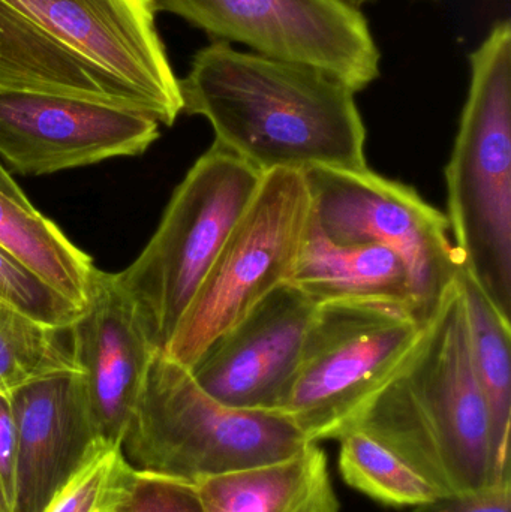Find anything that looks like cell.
<instances>
[{
	"label": "cell",
	"mask_w": 511,
	"mask_h": 512,
	"mask_svg": "<svg viewBox=\"0 0 511 512\" xmlns=\"http://www.w3.org/2000/svg\"><path fill=\"white\" fill-rule=\"evenodd\" d=\"M0 303L20 310L24 315L68 330L80 318L83 309L51 288L23 262L0 246Z\"/></svg>",
	"instance_id": "7402d4cb"
},
{
	"label": "cell",
	"mask_w": 511,
	"mask_h": 512,
	"mask_svg": "<svg viewBox=\"0 0 511 512\" xmlns=\"http://www.w3.org/2000/svg\"><path fill=\"white\" fill-rule=\"evenodd\" d=\"M317 307L293 283L278 286L204 352L192 378L230 408L282 411Z\"/></svg>",
	"instance_id": "7c38bea8"
},
{
	"label": "cell",
	"mask_w": 511,
	"mask_h": 512,
	"mask_svg": "<svg viewBox=\"0 0 511 512\" xmlns=\"http://www.w3.org/2000/svg\"><path fill=\"white\" fill-rule=\"evenodd\" d=\"M470 87L446 168L450 233L461 268L511 322V24L471 51Z\"/></svg>",
	"instance_id": "277c9868"
},
{
	"label": "cell",
	"mask_w": 511,
	"mask_h": 512,
	"mask_svg": "<svg viewBox=\"0 0 511 512\" xmlns=\"http://www.w3.org/2000/svg\"><path fill=\"white\" fill-rule=\"evenodd\" d=\"M353 429L386 445L441 495L492 483L491 423L458 280L404 372Z\"/></svg>",
	"instance_id": "3957f363"
},
{
	"label": "cell",
	"mask_w": 511,
	"mask_h": 512,
	"mask_svg": "<svg viewBox=\"0 0 511 512\" xmlns=\"http://www.w3.org/2000/svg\"><path fill=\"white\" fill-rule=\"evenodd\" d=\"M458 283L467 312L471 358L488 406L494 483L511 475V322L500 315L462 268Z\"/></svg>",
	"instance_id": "e0dca14e"
},
{
	"label": "cell",
	"mask_w": 511,
	"mask_h": 512,
	"mask_svg": "<svg viewBox=\"0 0 511 512\" xmlns=\"http://www.w3.org/2000/svg\"><path fill=\"white\" fill-rule=\"evenodd\" d=\"M203 512H341L326 451L309 444L281 462L195 484Z\"/></svg>",
	"instance_id": "2e32d148"
},
{
	"label": "cell",
	"mask_w": 511,
	"mask_h": 512,
	"mask_svg": "<svg viewBox=\"0 0 511 512\" xmlns=\"http://www.w3.org/2000/svg\"><path fill=\"white\" fill-rule=\"evenodd\" d=\"M0 246L63 297L84 309L96 267L38 210L0 192Z\"/></svg>",
	"instance_id": "ac0fdd59"
},
{
	"label": "cell",
	"mask_w": 511,
	"mask_h": 512,
	"mask_svg": "<svg viewBox=\"0 0 511 512\" xmlns=\"http://www.w3.org/2000/svg\"><path fill=\"white\" fill-rule=\"evenodd\" d=\"M309 444L285 412L222 405L188 369L158 351L122 450L135 471L197 484L281 462Z\"/></svg>",
	"instance_id": "5b68a950"
},
{
	"label": "cell",
	"mask_w": 511,
	"mask_h": 512,
	"mask_svg": "<svg viewBox=\"0 0 511 512\" xmlns=\"http://www.w3.org/2000/svg\"><path fill=\"white\" fill-rule=\"evenodd\" d=\"M303 174L321 233L338 245H378L395 252L410 274L411 315L428 327L461 271L447 216L416 189L369 167L312 168Z\"/></svg>",
	"instance_id": "9c48e42d"
},
{
	"label": "cell",
	"mask_w": 511,
	"mask_h": 512,
	"mask_svg": "<svg viewBox=\"0 0 511 512\" xmlns=\"http://www.w3.org/2000/svg\"><path fill=\"white\" fill-rule=\"evenodd\" d=\"M159 138L146 114L47 93L0 90V156L24 176H44L120 156Z\"/></svg>",
	"instance_id": "8fae6325"
},
{
	"label": "cell",
	"mask_w": 511,
	"mask_h": 512,
	"mask_svg": "<svg viewBox=\"0 0 511 512\" xmlns=\"http://www.w3.org/2000/svg\"><path fill=\"white\" fill-rule=\"evenodd\" d=\"M17 424L11 512H42L95 441L83 379L60 370L9 394Z\"/></svg>",
	"instance_id": "5bb4252c"
},
{
	"label": "cell",
	"mask_w": 511,
	"mask_h": 512,
	"mask_svg": "<svg viewBox=\"0 0 511 512\" xmlns=\"http://www.w3.org/2000/svg\"><path fill=\"white\" fill-rule=\"evenodd\" d=\"M264 174L218 143L177 186L155 236L117 282L164 351Z\"/></svg>",
	"instance_id": "8992f818"
},
{
	"label": "cell",
	"mask_w": 511,
	"mask_h": 512,
	"mask_svg": "<svg viewBox=\"0 0 511 512\" xmlns=\"http://www.w3.org/2000/svg\"><path fill=\"white\" fill-rule=\"evenodd\" d=\"M351 5L356 6V8L363 9L365 6L374 5L378 0H347Z\"/></svg>",
	"instance_id": "4316f807"
},
{
	"label": "cell",
	"mask_w": 511,
	"mask_h": 512,
	"mask_svg": "<svg viewBox=\"0 0 511 512\" xmlns=\"http://www.w3.org/2000/svg\"><path fill=\"white\" fill-rule=\"evenodd\" d=\"M411 512H511V475L473 492L435 496Z\"/></svg>",
	"instance_id": "cb8c5ba5"
},
{
	"label": "cell",
	"mask_w": 511,
	"mask_h": 512,
	"mask_svg": "<svg viewBox=\"0 0 511 512\" xmlns=\"http://www.w3.org/2000/svg\"><path fill=\"white\" fill-rule=\"evenodd\" d=\"M0 512H9L8 505H6L5 496H3L2 487H0Z\"/></svg>",
	"instance_id": "83f0119b"
},
{
	"label": "cell",
	"mask_w": 511,
	"mask_h": 512,
	"mask_svg": "<svg viewBox=\"0 0 511 512\" xmlns=\"http://www.w3.org/2000/svg\"><path fill=\"white\" fill-rule=\"evenodd\" d=\"M117 512H203V507L195 484L138 472L131 493Z\"/></svg>",
	"instance_id": "603a6c76"
},
{
	"label": "cell",
	"mask_w": 511,
	"mask_h": 512,
	"mask_svg": "<svg viewBox=\"0 0 511 512\" xmlns=\"http://www.w3.org/2000/svg\"><path fill=\"white\" fill-rule=\"evenodd\" d=\"M425 328L398 304H318L282 412L311 444L338 441L404 372Z\"/></svg>",
	"instance_id": "52a82bcc"
},
{
	"label": "cell",
	"mask_w": 511,
	"mask_h": 512,
	"mask_svg": "<svg viewBox=\"0 0 511 512\" xmlns=\"http://www.w3.org/2000/svg\"><path fill=\"white\" fill-rule=\"evenodd\" d=\"M179 86L183 113L204 117L215 143L263 174L368 168L356 92L321 69L212 41Z\"/></svg>",
	"instance_id": "7a4b0ae2"
},
{
	"label": "cell",
	"mask_w": 511,
	"mask_h": 512,
	"mask_svg": "<svg viewBox=\"0 0 511 512\" xmlns=\"http://www.w3.org/2000/svg\"><path fill=\"white\" fill-rule=\"evenodd\" d=\"M290 282L317 304L371 301L398 304L410 313L413 307L410 274L395 252L333 243L312 216Z\"/></svg>",
	"instance_id": "9a60e30c"
},
{
	"label": "cell",
	"mask_w": 511,
	"mask_h": 512,
	"mask_svg": "<svg viewBox=\"0 0 511 512\" xmlns=\"http://www.w3.org/2000/svg\"><path fill=\"white\" fill-rule=\"evenodd\" d=\"M69 333L95 438L122 445L158 349L116 273L96 268L89 300Z\"/></svg>",
	"instance_id": "4fadbf2b"
},
{
	"label": "cell",
	"mask_w": 511,
	"mask_h": 512,
	"mask_svg": "<svg viewBox=\"0 0 511 512\" xmlns=\"http://www.w3.org/2000/svg\"><path fill=\"white\" fill-rule=\"evenodd\" d=\"M153 0H0V90L113 105L173 126L179 78Z\"/></svg>",
	"instance_id": "6da1fadb"
},
{
	"label": "cell",
	"mask_w": 511,
	"mask_h": 512,
	"mask_svg": "<svg viewBox=\"0 0 511 512\" xmlns=\"http://www.w3.org/2000/svg\"><path fill=\"white\" fill-rule=\"evenodd\" d=\"M213 41L314 66L362 92L380 78L381 51L347 0H153Z\"/></svg>",
	"instance_id": "30bf717a"
},
{
	"label": "cell",
	"mask_w": 511,
	"mask_h": 512,
	"mask_svg": "<svg viewBox=\"0 0 511 512\" xmlns=\"http://www.w3.org/2000/svg\"><path fill=\"white\" fill-rule=\"evenodd\" d=\"M68 330L42 324L0 303V393L11 394L60 370H77L72 343L65 340Z\"/></svg>",
	"instance_id": "ffe728a7"
},
{
	"label": "cell",
	"mask_w": 511,
	"mask_h": 512,
	"mask_svg": "<svg viewBox=\"0 0 511 512\" xmlns=\"http://www.w3.org/2000/svg\"><path fill=\"white\" fill-rule=\"evenodd\" d=\"M0 192L5 194L6 197L11 198V200H14L15 203L20 204V206L24 207V209H35V207L29 203V200H27L24 192L18 188L17 183L14 182V179H12V177L6 173L5 168L2 167V164H0Z\"/></svg>",
	"instance_id": "484cf974"
},
{
	"label": "cell",
	"mask_w": 511,
	"mask_h": 512,
	"mask_svg": "<svg viewBox=\"0 0 511 512\" xmlns=\"http://www.w3.org/2000/svg\"><path fill=\"white\" fill-rule=\"evenodd\" d=\"M15 460H17V424L9 394L0 393V487L9 512L14 501Z\"/></svg>",
	"instance_id": "d4e9b609"
},
{
	"label": "cell",
	"mask_w": 511,
	"mask_h": 512,
	"mask_svg": "<svg viewBox=\"0 0 511 512\" xmlns=\"http://www.w3.org/2000/svg\"><path fill=\"white\" fill-rule=\"evenodd\" d=\"M137 475L122 445L95 439L42 512H117Z\"/></svg>",
	"instance_id": "44dd1931"
},
{
	"label": "cell",
	"mask_w": 511,
	"mask_h": 512,
	"mask_svg": "<svg viewBox=\"0 0 511 512\" xmlns=\"http://www.w3.org/2000/svg\"><path fill=\"white\" fill-rule=\"evenodd\" d=\"M339 441L338 468L342 480L378 504L414 508L441 495L386 445L360 429Z\"/></svg>",
	"instance_id": "d6986e66"
},
{
	"label": "cell",
	"mask_w": 511,
	"mask_h": 512,
	"mask_svg": "<svg viewBox=\"0 0 511 512\" xmlns=\"http://www.w3.org/2000/svg\"><path fill=\"white\" fill-rule=\"evenodd\" d=\"M311 219L305 174H264L164 354L191 370L204 352L273 289L290 282Z\"/></svg>",
	"instance_id": "ba28073f"
}]
</instances>
